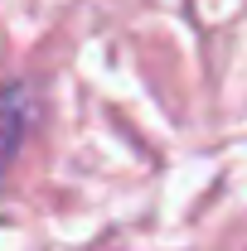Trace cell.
Listing matches in <instances>:
<instances>
[{"label":"cell","instance_id":"6da1fadb","mask_svg":"<svg viewBox=\"0 0 247 251\" xmlns=\"http://www.w3.org/2000/svg\"><path fill=\"white\" fill-rule=\"evenodd\" d=\"M34 121H39V97H34V82L10 77V82L0 87V169L20 155V145H25V135L34 130Z\"/></svg>","mask_w":247,"mask_h":251}]
</instances>
